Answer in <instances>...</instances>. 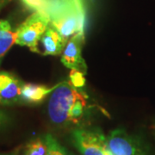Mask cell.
<instances>
[{"label": "cell", "instance_id": "1", "mask_svg": "<svg viewBox=\"0 0 155 155\" xmlns=\"http://www.w3.org/2000/svg\"><path fill=\"white\" fill-rule=\"evenodd\" d=\"M94 105L82 88L75 87L70 80L59 83L51 93L48 113L51 122L59 127H83L91 115Z\"/></svg>", "mask_w": 155, "mask_h": 155}, {"label": "cell", "instance_id": "2", "mask_svg": "<svg viewBox=\"0 0 155 155\" xmlns=\"http://www.w3.org/2000/svg\"><path fill=\"white\" fill-rule=\"evenodd\" d=\"M33 11L42 14L51 27L67 41L75 35L84 36L86 9L84 0H22Z\"/></svg>", "mask_w": 155, "mask_h": 155}, {"label": "cell", "instance_id": "3", "mask_svg": "<svg viewBox=\"0 0 155 155\" xmlns=\"http://www.w3.org/2000/svg\"><path fill=\"white\" fill-rule=\"evenodd\" d=\"M72 140L81 155H113L108 147L107 138L99 128L76 127L72 133Z\"/></svg>", "mask_w": 155, "mask_h": 155}, {"label": "cell", "instance_id": "4", "mask_svg": "<svg viewBox=\"0 0 155 155\" xmlns=\"http://www.w3.org/2000/svg\"><path fill=\"white\" fill-rule=\"evenodd\" d=\"M107 144L113 155H148L144 141L123 128L112 130L107 137Z\"/></svg>", "mask_w": 155, "mask_h": 155}, {"label": "cell", "instance_id": "5", "mask_svg": "<svg viewBox=\"0 0 155 155\" xmlns=\"http://www.w3.org/2000/svg\"><path fill=\"white\" fill-rule=\"evenodd\" d=\"M48 25V20L42 14L34 11L17 28L16 44L28 47L32 52L36 53L39 41Z\"/></svg>", "mask_w": 155, "mask_h": 155}, {"label": "cell", "instance_id": "6", "mask_svg": "<svg viewBox=\"0 0 155 155\" xmlns=\"http://www.w3.org/2000/svg\"><path fill=\"white\" fill-rule=\"evenodd\" d=\"M84 36L75 35L68 40L65 49L61 54V62L71 70H78L84 74L87 72L86 63L82 57V46Z\"/></svg>", "mask_w": 155, "mask_h": 155}, {"label": "cell", "instance_id": "7", "mask_svg": "<svg viewBox=\"0 0 155 155\" xmlns=\"http://www.w3.org/2000/svg\"><path fill=\"white\" fill-rule=\"evenodd\" d=\"M22 81L14 74L0 72V104L13 105L20 103Z\"/></svg>", "mask_w": 155, "mask_h": 155}, {"label": "cell", "instance_id": "8", "mask_svg": "<svg viewBox=\"0 0 155 155\" xmlns=\"http://www.w3.org/2000/svg\"><path fill=\"white\" fill-rule=\"evenodd\" d=\"M67 43L60 32L48 25L39 41L36 53L43 56L60 55L63 53Z\"/></svg>", "mask_w": 155, "mask_h": 155}, {"label": "cell", "instance_id": "9", "mask_svg": "<svg viewBox=\"0 0 155 155\" xmlns=\"http://www.w3.org/2000/svg\"><path fill=\"white\" fill-rule=\"evenodd\" d=\"M58 85L59 84L54 86H47L43 84L23 83L19 104L28 105L38 104L48 97V95L51 94Z\"/></svg>", "mask_w": 155, "mask_h": 155}, {"label": "cell", "instance_id": "10", "mask_svg": "<svg viewBox=\"0 0 155 155\" xmlns=\"http://www.w3.org/2000/svg\"><path fill=\"white\" fill-rule=\"evenodd\" d=\"M48 152V144L46 139L39 138L34 139L30 140L25 146L22 155H46Z\"/></svg>", "mask_w": 155, "mask_h": 155}, {"label": "cell", "instance_id": "11", "mask_svg": "<svg viewBox=\"0 0 155 155\" xmlns=\"http://www.w3.org/2000/svg\"><path fill=\"white\" fill-rule=\"evenodd\" d=\"M17 30L16 31H5L0 33V64L5 56L7 52L16 43Z\"/></svg>", "mask_w": 155, "mask_h": 155}, {"label": "cell", "instance_id": "12", "mask_svg": "<svg viewBox=\"0 0 155 155\" xmlns=\"http://www.w3.org/2000/svg\"><path fill=\"white\" fill-rule=\"evenodd\" d=\"M45 139L48 144V152L46 155H72L58 142V140L53 135L49 134H46Z\"/></svg>", "mask_w": 155, "mask_h": 155}, {"label": "cell", "instance_id": "13", "mask_svg": "<svg viewBox=\"0 0 155 155\" xmlns=\"http://www.w3.org/2000/svg\"><path fill=\"white\" fill-rule=\"evenodd\" d=\"M84 73L78 70H72L69 74V80L70 82L78 88H83L85 84V78Z\"/></svg>", "mask_w": 155, "mask_h": 155}, {"label": "cell", "instance_id": "14", "mask_svg": "<svg viewBox=\"0 0 155 155\" xmlns=\"http://www.w3.org/2000/svg\"><path fill=\"white\" fill-rule=\"evenodd\" d=\"M11 121V117L5 111L0 110V129L5 127Z\"/></svg>", "mask_w": 155, "mask_h": 155}, {"label": "cell", "instance_id": "15", "mask_svg": "<svg viewBox=\"0 0 155 155\" xmlns=\"http://www.w3.org/2000/svg\"><path fill=\"white\" fill-rule=\"evenodd\" d=\"M11 30V24L6 20H0V33Z\"/></svg>", "mask_w": 155, "mask_h": 155}, {"label": "cell", "instance_id": "16", "mask_svg": "<svg viewBox=\"0 0 155 155\" xmlns=\"http://www.w3.org/2000/svg\"><path fill=\"white\" fill-rule=\"evenodd\" d=\"M0 155H20V148L14 150L10 153H0Z\"/></svg>", "mask_w": 155, "mask_h": 155}, {"label": "cell", "instance_id": "17", "mask_svg": "<svg viewBox=\"0 0 155 155\" xmlns=\"http://www.w3.org/2000/svg\"><path fill=\"white\" fill-rule=\"evenodd\" d=\"M151 129H152V131H153V135H154V137H155V123H153V124L152 125V127H151Z\"/></svg>", "mask_w": 155, "mask_h": 155}]
</instances>
